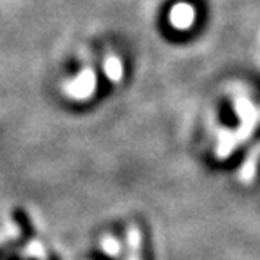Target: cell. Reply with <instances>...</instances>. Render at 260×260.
Wrapping results in <instances>:
<instances>
[{
    "label": "cell",
    "instance_id": "52a82bcc",
    "mask_svg": "<svg viewBox=\"0 0 260 260\" xmlns=\"http://www.w3.org/2000/svg\"><path fill=\"white\" fill-rule=\"evenodd\" d=\"M25 251H27L29 255L37 256L38 260H47V255H45L44 246H42L37 239H32V237H31V242H29V246H27V249H25Z\"/></svg>",
    "mask_w": 260,
    "mask_h": 260
},
{
    "label": "cell",
    "instance_id": "8992f818",
    "mask_svg": "<svg viewBox=\"0 0 260 260\" xmlns=\"http://www.w3.org/2000/svg\"><path fill=\"white\" fill-rule=\"evenodd\" d=\"M105 73L109 76V80L114 81V83H118L123 78V65L116 54H109L105 58Z\"/></svg>",
    "mask_w": 260,
    "mask_h": 260
},
{
    "label": "cell",
    "instance_id": "277c9868",
    "mask_svg": "<svg viewBox=\"0 0 260 260\" xmlns=\"http://www.w3.org/2000/svg\"><path fill=\"white\" fill-rule=\"evenodd\" d=\"M258 161H260V143H256L253 146V150L249 152L248 159L244 161L242 168H240V181L244 184H249L253 181L256 174V167H258Z\"/></svg>",
    "mask_w": 260,
    "mask_h": 260
},
{
    "label": "cell",
    "instance_id": "5b68a950",
    "mask_svg": "<svg viewBox=\"0 0 260 260\" xmlns=\"http://www.w3.org/2000/svg\"><path fill=\"white\" fill-rule=\"evenodd\" d=\"M126 239H128V260H141V235L134 224H128L126 230Z\"/></svg>",
    "mask_w": 260,
    "mask_h": 260
},
{
    "label": "cell",
    "instance_id": "6da1fadb",
    "mask_svg": "<svg viewBox=\"0 0 260 260\" xmlns=\"http://www.w3.org/2000/svg\"><path fill=\"white\" fill-rule=\"evenodd\" d=\"M235 107L242 123H240V126L235 132H228L226 128L220 130L219 145H217V157L219 159H226L239 146L240 141H246L251 136L253 126H255L256 119H258V114H256L255 107L249 103V100H246V96H237Z\"/></svg>",
    "mask_w": 260,
    "mask_h": 260
},
{
    "label": "cell",
    "instance_id": "3957f363",
    "mask_svg": "<svg viewBox=\"0 0 260 260\" xmlns=\"http://www.w3.org/2000/svg\"><path fill=\"white\" fill-rule=\"evenodd\" d=\"M193 20H195V9L191 8L190 4H186V2H179V4H175L174 8H172L170 24L174 25V27L184 31V29L191 27Z\"/></svg>",
    "mask_w": 260,
    "mask_h": 260
},
{
    "label": "cell",
    "instance_id": "ba28073f",
    "mask_svg": "<svg viewBox=\"0 0 260 260\" xmlns=\"http://www.w3.org/2000/svg\"><path fill=\"white\" fill-rule=\"evenodd\" d=\"M103 251L109 253V255H118V253L121 251L119 242L116 239H112V237H109V239L103 240Z\"/></svg>",
    "mask_w": 260,
    "mask_h": 260
},
{
    "label": "cell",
    "instance_id": "7a4b0ae2",
    "mask_svg": "<svg viewBox=\"0 0 260 260\" xmlns=\"http://www.w3.org/2000/svg\"><path fill=\"white\" fill-rule=\"evenodd\" d=\"M94 89H96V74H94L92 69H83L76 80L65 83V92L69 94L71 98H74V100L90 98Z\"/></svg>",
    "mask_w": 260,
    "mask_h": 260
}]
</instances>
